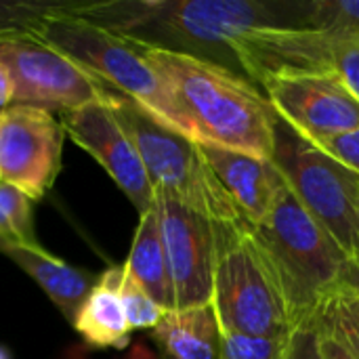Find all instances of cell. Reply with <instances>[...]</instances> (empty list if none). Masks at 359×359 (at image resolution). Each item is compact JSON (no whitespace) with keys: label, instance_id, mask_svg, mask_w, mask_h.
Masks as SVG:
<instances>
[{"label":"cell","instance_id":"6da1fadb","mask_svg":"<svg viewBox=\"0 0 359 359\" xmlns=\"http://www.w3.org/2000/svg\"><path fill=\"white\" fill-rule=\"evenodd\" d=\"M309 6L311 0H84L76 15L145 46L240 74L236 44L246 32L309 27Z\"/></svg>","mask_w":359,"mask_h":359},{"label":"cell","instance_id":"7a4b0ae2","mask_svg":"<svg viewBox=\"0 0 359 359\" xmlns=\"http://www.w3.org/2000/svg\"><path fill=\"white\" fill-rule=\"evenodd\" d=\"M145 55L168 84L196 143L271 160L278 114L257 84L204 59L151 46Z\"/></svg>","mask_w":359,"mask_h":359},{"label":"cell","instance_id":"3957f363","mask_svg":"<svg viewBox=\"0 0 359 359\" xmlns=\"http://www.w3.org/2000/svg\"><path fill=\"white\" fill-rule=\"evenodd\" d=\"M252 229L276 267L292 330L320 322L326 305L349 286L358 259L303 208L288 185L269 217Z\"/></svg>","mask_w":359,"mask_h":359},{"label":"cell","instance_id":"277c9868","mask_svg":"<svg viewBox=\"0 0 359 359\" xmlns=\"http://www.w3.org/2000/svg\"><path fill=\"white\" fill-rule=\"evenodd\" d=\"M101 97L135 143L154 191L172 196L215 225L246 223L194 139L166 126L137 101L111 88H103Z\"/></svg>","mask_w":359,"mask_h":359},{"label":"cell","instance_id":"5b68a950","mask_svg":"<svg viewBox=\"0 0 359 359\" xmlns=\"http://www.w3.org/2000/svg\"><path fill=\"white\" fill-rule=\"evenodd\" d=\"M76 11L48 19L36 40L76 63L103 88L137 101L160 122L191 139L189 124L168 84L149 63L145 46L82 19Z\"/></svg>","mask_w":359,"mask_h":359},{"label":"cell","instance_id":"8992f818","mask_svg":"<svg viewBox=\"0 0 359 359\" xmlns=\"http://www.w3.org/2000/svg\"><path fill=\"white\" fill-rule=\"evenodd\" d=\"M217 263L210 305L223 334L284 339L292 332L276 267L252 225H215Z\"/></svg>","mask_w":359,"mask_h":359},{"label":"cell","instance_id":"52a82bcc","mask_svg":"<svg viewBox=\"0 0 359 359\" xmlns=\"http://www.w3.org/2000/svg\"><path fill=\"white\" fill-rule=\"evenodd\" d=\"M271 162L303 208L359 259V175L320 145L276 120Z\"/></svg>","mask_w":359,"mask_h":359},{"label":"cell","instance_id":"ba28073f","mask_svg":"<svg viewBox=\"0 0 359 359\" xmlns=\"http://www.w3.org/2000/svg\"><path fill=\"white\" fill-rule=\"evenodd\" d=\"M261 90L278 118L316 145L359 128V99L337 72L280 74Z\"/></svg>","mask_w":359,"mask_h":359},{"label":"cell","instance_id":"9c48e42d","mask_svg":"<svg viewBox=\"0 0 359 359\" xmlns=\"http://www.w3.org/2000/svg\"><path fill=\"white\" fill-rule=\"evenodd\" d=\"M0 63L13 80V105L69 111L101 97V84L36 38L0 42Z\"/></svg>","mask_w":359,"mask_h":359},{"label":"cell","instance_id":"30bf717a","mask_svg":"<svg viewBox=\"0 0 359 359\" xmlns=\"http://www.w3.org/2000/svg\"><path fill=\"white\" fill-rule=\"evenodd\" d=\"M63 141L65 130L50 111L11 105L0 114V183L42 200L61 172Z\"/></svg>","mask_w":359,"mask_h":359},{"label":"cell","instance_id":"8fae6325","mask_svg":"<svg viewBox=\"0 0 359 359\" xmlns=\"http://www.w3.org/2000/svg\"><path fill=\"white\" fill-rule=\"evenodd\" d=\"M154 194L175 309L208 305L217 263L215 223L164 191Z\"/></svg>","mask_w":359,"mask_h":359},{"label":"cell","instance_id":"7c38bea8","mask_svg":"<svg viewBox=\"0 0 359 359\" xmlns=\"http://www.w3.org/2000/svg\"><path fill=\"white\" fill-rule=\"evenodd\" d=\"M59 122L65 130V137L88 151L105 168L114 183L133 202L139 217L154 208L156 194L141 156L130 137L114 118L103 97L59 114Z\"/></svg>","mask_w":359,"mask_h":359},{"label":"cell","instance_id":"4fadbf2b","mask_svg":"<svg viewBox=\"0 0 359 359\" xmlns=\"http://www.w3.org/2000/svg\"><path fill=\"white\" fill-rule=\"evenodd\" d=\"M215 177L229 194L248 225H261L278 204L286 181L271 160L198 143Z\"/></svg>","mask_w":359,"mask_h":359},{"label":"cell","instance_id":"5bb4252c","mask_svg":"<svg viewBox=\"0 0 359 359\" xmlns=\"http://www.w3.org/2000/svg\"><path fill=\"white\" fill-rule=\"evenodd\" d=\"M0 252L42 288L69 324H74L80 307L99 282V276L74 267L44 248L2 246Z\"/></svg>","mask_w":359,"mask_h":359},{"label":"cell","instance_id":"9a60e30c","mask_svg":"<svg viewBox=\"0 0 359 359\" xmlns=\"http://www.w3.org/2000/svg\"><path fill=\"white\" fill-rule=\"evenodd\" d=\"M164 359H221L223 330L212 305L168 309L151 330Z\"/></svg>","mask_w":359,"mask_h":359},{"label":"cell","instance_id":"2e32d148","mask_svg":"<svg viewBox=\"0 0 359 359\" xmlns=\"http://www.w3.org/2000/svg\"><path fill=\"white\" fill-rule=\"evenodd\" d=\"M118 269L109 267L99 273V282L80 307L74 328L93 347H124L130 324L118 292Z\"/></svg>","mask_w":359,"mask_h":359},{"label":"cell","instance_id":"e0dca14e","mask_svg":"<svg viewBox=\"0 0 359 359\" xmlns=\"http://www.w3.org/2000/svg\"><path fill=\"white\" fill-rule=\"evenodd\" d=\"M124 269L160 307L175 309L172 284H170L168 261L164 252L156 204L151 210L139 217V225Z\"/></svg>","mask_w":359,"mask_h":359},{"label":"cell","instance_id":"ac0fdd59","mask_svg":"<svg viewBox=\"0 0 359 359\" xmlns=\"http://www.w3.org/2000/svg\"><path fill=\"white\" fill-rule=\"evenodd\" d=\"M84 0L32 2V0H0V42L15 38H36L42 25L63 13L76 11Z\"/></svg>","mask_w":359,"mask_h":359},{"label":"cell","instance_id":"d6986e66","mask_svg":"<svg viewBox=\"0 0 359 359\" xmlns=\"http://www.w3.org/2000/svg\"><path fill=\"white\" fill-rule=\"evenodd\" d=\"M42 248L34 231L32 200L19 189L0 183V248Z\"/></svg>","mask_w":359,"mask_h":359},{"label":"cell","instance_id":"ffe728a7","mask_svg":"<svg viewBox=\"0 0 359 359\" xmlns=\"http://www.w3.org/2000/svg\"><path fill=\"white\" fill-rule=\"evenodd\" d=\"M309 27L330 42H359V0H311Z\"/></svg>","mask_w":359,"mask_h":359},{"label":"cell","instance_id":"44dd1931","mask_svg":"<svg viewBox=\"0 0 359 359\" xmlns=\"http://www.w3.org/2000/svg\"><path fill=\"white\" fill-rule=\"evenodd\" d=\"M318 324L322 330L343 341L349 351L359 359V311L351 294V282L337 299L326 305Z\"/></svg>","mask_w":359,"mask_h":359},{"label":"cell","instance_id":"7402d4cb","mask_svg":"<svg viewBox=\"0 0 359 359\" xmlns=\"http://www.w3.org/2000/svg\"><path fill=\"white\" fill-rule=\"evenodd\" d=\"M118 292L130 324V330H154L160 320L164 318V313L168 309L160 307L124 269V265L118 269Z\"/></svg>","mask_w":359,"mask_h":359},{"label":"cell","instance_id":"603a6c76","mask_svg":"<svg viewBox=\"0 0 359 359\" xmlns=\"http://www.w3.org/2000/svg\"><path fill=\"white\" fill-rule=\"evenodd\" d=\"M284 339H261L246 334H223L221 359H282L286 349Z\"/></svg>","mask_w":359,"mask_h":359},{"label":"cell","instance_id":"cb8c5ba5","mask_svg":"<svg viewBox=\"0 0 359 359\" xmlns=\"http://www.w3.org/2000/svg\"><path fill=\"white\" fill-rule=\"evenodd\" d=\"M282 359H324V353H322V334H320L318 322L316 324L297 326L288 334L284 358Z\"/></svg>","mask_w":359,"mask_h":359},{"label":"cell","instance_id":"d4e9b609","mask_svg":"<svg viewBox=\"0 0 359 359\" xmlns=\"http://www.w3.org/2000/svg\"><path fill=\"white\" fill-rule=\"evenodd\" d=\"M332 67L359 99V42L334 44Z\"/></svg>","mask_w":359,"mask_h":359},{"label":"cell","instance_id":"484cf974","mask_svg":"<svg viewBox=\"0 0 359 359\" xmlns=\"http://www.w3.org/2000/svg\"><path fill=\"white\" fill-rule=\"evenodd\" d=\"M320 147L326 149L330 156H334L339 162H343L345 166H349L351 170H355L359 175V128L347 133V135H339L334 139H328Z\"/></svg>","mask_w":359,"mask_h":359},{"label":"cell","instance_id":"4316f807","mask_svg":"<svg viewBox=\"0 0 359 359\" xmlns=\"http://www.w3.org/2000/svg\"><path fill=\"white\" fill-rule=\"evenodd\" d=\"M320 334H322V353H324V359H358L349 351V347L343 341H339L334 334H330V332H326L322 328H320Z\"/></svg>","mask_w":359,"mask_h":359},{"label":"cell","instance_id":"83f0119b","mask_svg":"<svg viewBox=\"0 0 359 359\" xmlns=\"http://www.w3.org/2000/svg\"><path fill=\"white\" fill-rule=\"evenodd\" d=\"M13 105V80L6 67L0 63V114Z\"/></svg>","mask_w":359,"mask_h":359},{"label":"cell","instance_id":"f1b7e54d","mask_svg":"<svg viewBox=\"0 0 359 359\" xmlns=\"http://www.w3.org/2000/svg\"><path fill=\"white\" fill-rule=\"evenodd\" d=\"M351 294H353V301H355V305H358V311H359V259L355 261L353 276H351Z\"/></svg>","mask_w":359,"mask_h":359}]
</instances>
